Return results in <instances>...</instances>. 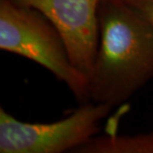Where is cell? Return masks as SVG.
Here are the masks:
<instances>
[{
    "mask_svg": "<svg viewBox=\"0 0 153 153\" xmlns=\"http://www.w3.org/2000/svg\"><path fill=\"white\" fill-rule=\"evenodd\" d=\"M99 25L88 94L114 108L153 79V27L124 0H102Z\"/></svg>",
    "mask_w": 153,
    "mask_h": 153,
    "instance_id": "cell-1",
    "label": "cell"
},
{
    "mask_svg": "<svg viewBox=\"0 0 153 153\" xmlns=\"http://www.w3.org/2000/svg\"><path fill=\"white\" fill-rule=\"evenodd\" d=\"M0 48L41 65L79 100H90L88 79L73 64L57 29L37 10L0 0Z\"/></svg>",
    "mask_w": 153,
    "mask_h": 153,
    "instance_id": "cell-2",
    "label": "cell"
},
{
    "mask_svg": "<svg viewBox=\"0 0 153 153\" xmlns=\"http://www.w3.org/2000/svg\"><path fill=\"white\" fill-rule=\"evenodd\" d=\"M112 106L85 102L67 117L51 123L20 121L0 109L1 153H61L85 144L100 130Z\"/></svg>",
    "mask_w": 153,
    "mask_h": 153,
    "instance_id": "cell-3",
    "label": "cell"
},
{
    "mask_svg": "<svg viewBox=\"0 0 153 153\" xmlns=\"http://www.w3.org/2000/svg\"><path fill=\"white\" fill-rule=\"evenodd\" d=\"M35 9L62 37L73 64L88 79L100 41V0H11Z\"/></svg>",
    "mask_w": 153,
    "mask_h": 153,
    "instance_id": "cell-4",
    "label": "cell"
},
{
    "mask_svg": "<svg viewBox=\"0 0 153 153\" xmlns=\"http://www.w3.org/2000/svg\"><path fill=\"white\" fill-rule=\"evenodd\" d=\"M78 153H153V131L134 135L106 134L93 137L75 149Z\"/></svg>",
    "mask_w": 153,
    "mask_h": 153,
    "instance_id": "cell-5",
    "label": "cell"
},
{
    "mask_svg": "<svg viewBox=\"0 0 153 153\" xmlns=\"http://www.w3.org/2000/svg\"><path fill=\"white\" fill-rule=\"evenodd\" d=\"M141 13L153 27V0H124Z\"/></svg>",
    "mask_w": 153,
    "mask_h": 153,
    "instance_id": "cell-6",
    "label": "cell"
},
{
    "mask_svg": "<svg viewBox=\"0 0 153 153\" xmlns=\"http://www.w3.org/2000/svg\"><path fill=\"white\" fill-rule=\"evenodd\" d=\"M100 1H102V0H100Z\"/></svg>",
    "mask_w": 153,
    "mask_h": 153,
    "instance_id": "cell-7",
    "label": "cell"
}]
</instances>
